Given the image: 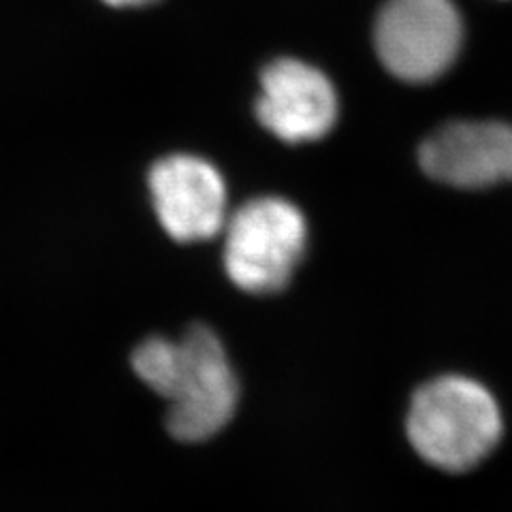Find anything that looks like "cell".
Segmentation results:
<instances>
[{
	"label": "cell",
	"instance_id": "2",
	"mask_svg": "<svg viewBox=\"0 0 512 512\" xmlns=\"http://www.w3.org/2000/svg\"><path fill=\"white\" fill-rule=\"evenodd\" d=\"M504 416L498 399L474 378L446 374L416 389L406 414L414 453L442 472H468L498 448Z\"/></svg>",
	"mask_w": 512,
	"mask_h": 512
},
{
	"label": "cell",
	"instance_id": "7",
	"mask_svg": "<svg viewBox=\"0 0 512 512\" xmlns=\"http://www.w3.org/2000/svg\"><path fill=\"white\" fill-rule=\"evenodd\" d=\"M431 180L455 188H487L512 180V124L451 122L431 133L419 150Z\"/></svg>",
	"mask_w": 512,
	"mask_h": 512
},
{
	"label": "cell",
	"instance_id": "1",
	"mask_svg": "<svg viewBox=\"0 0 512 512\" xmlns=\"http://www.w3.org/2000/svg\"><path fill=\"white\" fill-rule=\"evenodd\" d=\"M143 384L169 404L167 429L180 442L210 440L231 423L239 406V380L218 335L207 325L182 338L143 340L131 357Z\"/></svg>",
	"mask_w": 512,
	"mask_h": 512
},
{
	"label": "cell",
	"instance_id": "4",
	"mask_svg": "<svg viewBox=\"0 0 512 512\" xmlns=\"http://www.w3.org/2000/svg\"><path fill=\"white\" fill-rule=\"evenodd\" d=\"M376 52L391 75L425 84L451 69L463 24L451 0H387L376 20Z\"/></svg>",
	"mask_w": 512,
	"mask_h": 512
},
{
	"label": "cell",
	"instance_id": "5",
	"mask_svg": "<svg viewBox=\"0 0 512 512\" xmlns=\"http://www.w3.org/2000/svg\"><path fill=\"white\" fill-rule=\"evenodd\" d=\"M154 212L175 242H205L227 224V186L205 158L171 154L150 169Z\"/></svg>",
	"mask_w": 512,
	"mask_h": 512
},
{
	"label": "cell",
	"instance_id": "3",
	"mask_svg": "<svg viewBox=\"0 0 512 512\" xmlns=\"http://www.w3.org/2000/svg\"><path fill=\"white\" fill-rule=\"evenodd\" d=\"M306 242L308 224L295 203L252 199L224 224V267L246 293H280L291 282Z\"/></svg>",
	"mask_w": 512,
	"mask_h": 512
},
{
	"label": "cell",
	"instance_id": "8",
	"mask_svg": "<svg viewBox=\"0 0 512 512\" xmlns=\"http://www.w3.org/2000/svg\"><path fill=\"white\" fill-rule=\"evenodd\" d=\"M105 5L109 7H118V9H126V7H141V5H150L154 0H103Z\"/></svg>",
	"mask_w": 512,
	"mask_h": 512
},
{
	"label": "cell",
	"instance_id": "6",
	"mask_svg": "<svg viewBox=\"0 0 512 512\" xmlns=\"http://www.w3.org/2000/svg\"><path fill=\"white\" fill-rule=\"evenodd\" d=\"M256 116L286 143L325 137L338 120V94L325 73L295 58H280L261 75Z\"/></svg>",
	"mask_w": 512,
	"mask_h": 512
}]
</instances>
